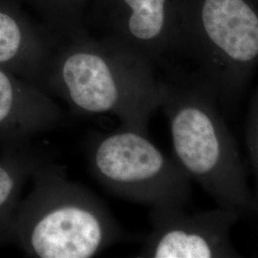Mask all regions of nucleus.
I'll use <instances>...</instances> for the list:
<instances>
[{"label":"nucleus","mask_w":258,"mask_h":258,"mask_svg":"<svg viewBox=\"0 0 258 258\" xmlns=\"http://www.w3.org/2000/svg\"><path fill=\"white\" fill-rule=\"evenodd\" d=\"M67 36L65 43L55 45L40 87L77 114L112 115L122 127L148 133L166 86L153 64L106 38L97 40L81 30Z\"/></svg>","instance_id":"obj_1"},{"label":"nucleus","mask_w":258,"mask_h":258,"mask_svg":"<svg viewBox=\"0 0 258 258\" xmlns=\"http://www.w3.org/2000/svg\"><path fill=\"white\" fill-rule=\"evenodd\" d=\"M248 145L252 165L256 175V194L254 197L255 211L258 212V93L255 95L249 111L248 125Z\"/></svg>","instance_id":"obj_12"},{"label":"nucleus","mask_w":258,"mask_h":258,"mask_svg":"<svg viewBox=\"0 0 258 258\" xmlns=\"http://www.w3.org/2000/svg\"><path fill=\"white\" fill-rule=\"evenodd\" d=\"M64 120L59 105L33 83L14 80L0 67V141L19 143L42 134Z\"/></svg>","instance_id":"obj_8"},{"label":"nucleus","mask_w":258,"mask_h":258,"mask_svg":"<svg viewBox=\"0 0 258 258\" xmlns=\"http://www.w3.org/2000/svg\"><path fill=\"white\" fill-rule=\"evenodd\" d=\"M184 207L164 206L150 210L151 231L138 257H241L231 238V228L242 212L219 209L186 213Z\"/></svg>","instance_id":"obj_6"},{"label":"nucleus","mask_w":258,"mask_h":258,"mask_svg":"<svg viewBox=\"0 0 258 258\" xmlns=\"http://www.w3.org/2000/svg\"><path fill=\"white\" fill-rule=\"evenodd\" d=\"M45 157L36 152H21L0 161V234L9 231L20 189L25 180L32 177Z\"/></svg>","instance_id":"obj_10"},{"label":"nucleus","mask_w":258,"mask_h":258,"mask_svg":"<svg viewBox=\"0 0 258 258\" xmlns=\"http://www.w3.org/2000/svg\"><path fill=\"white\" fill-rule=\"evenodd\" d=\"M86 157L95 178L108 191L150 208L184 207L190 178L149 139L148 133L122 127L90 136Z\"/></svg>","instance_id":"obj_5"},{"label":"nucleus","mask_w":258,"mask_h":258,"mask_svg":"<svg viewBox=\"0 0 258 258\" xmlns=\"http://www.w3.org/2000/svg\"><path fill=\"white\" fill-rule=\"evenodd\" d=\"M104 19V37L151 62L179 50L182 0H92Z\"/></svg>","instance_id":"obj_7"},{"label":"nucleus","mask_w":258,"mask_h":258,"mask_svg":"<svg viewBox=\"0 0 258 258\" xmlns=\"http://www.w3.org/2000/svg\"><path fill=\"white\" fill-rule=\"evenodd\" d=\"M51 26L70 35L80 30L83 11L92 0H35Z\"/></svg>","instance_id":"obj_11"},{"label":"nucleus","mask_w":258,"mask_h":258,"mask_svg":"<svg viewBox=\"0 0 258 258\" xmlns=\"http://www.w3.org/2000/svg\"><path fill=\"white\" fill-rule=\"evenodd\" d=\"M32 177L34 188L10 229L28 255L94 257L121 238L123 232L107 207L68 180L61 167L46 160Z\"/></svg>","instance_id":"obj_2"},{"label":"nucleus","mask_w":258,"mask_h":258,"mask_svg":"<svg viewBox=\"0 0 258 258\" xmlns=\"http://www.w3.org/2000/svg\"><path fill=\"white\" fill-rule=\"evenodd\" d=\"M179 50L216 94L234 99L258 65V0H182Z\"/></svg>","instance_id":"obj_4"},{"label":"nucleus","mask_w":258,"mask_h":258,"mask_svg":"<svg viewBox=\"0 0 258 258\" xmlns=\"http://www.w3.org/2000/svg\"><path fill=\"white\" fill-rule=\"evenodd\" d=\"M166 83V82H165ZM216 93L199 79L166 83V114L176 162L220 207L255 211L236 144L215 105Z\"/></svg>","instance_id":"obj_3"},{"label":"nucleus","mask_w":258,"mask_h":258,"mask_svg":"<svg viewBox=\"0 0 258 258\" xmlns=\"http://www.w3.org/2000/svg\"><path fill=\"white\" fill-rule=\"evenodd\" d=\"M55 43L45 32H37L13 14L0 10V67H16L40 87Z\"/></svg>","instance_id":"obj_9"}]
</instances>
